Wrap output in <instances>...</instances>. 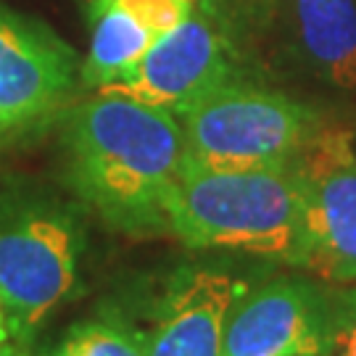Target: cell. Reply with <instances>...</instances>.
<instances>
[{
  "label": "cell",
  "mask_w": 356,
  "mask_h": 356,
  "mask_svg": "<svg viewBox=\"0 0 356 356\" xmlns=\"http://www.w3.org/2000/svg\"><path fill=\"white\" fill-rule=\"evenodd\" d=\"M301 193V232L291 267L356 288V151L354 132L319 127L293 159Z\"/></svg>",
  "instance_id": "5"
},
{
  "label": "cell",
  "mask_w": 356,
  "mask_h": 356,
  "mask_svg": "<svg viewBox=\"0 0 356 356\" xmlns=\"http://www.w3.org/2000/svg\"><path fill=\"white\" fill-rule=\"evenodd\" d=\"M8 341H13L11 325H8V317H6V309H3V304H0V346L8 343Z\"/></svg>",
  "instance_id": "15"
},
{
  "label": "cell",
  "mask_w": 356,
  "mask_h": 356,
  "mask_svg": "<svg viewBox=\"0 0 356 356\" xmlns=\"http://www.w3.org/2000/svg\"><path fill=\"white\" fill-rule=\"evenodd\" d=\"M169 232L191 248L243 251L293 264L301 193L288 166L216 169L182 161L166 204Z\"/></svg>",
  "instance_id": "2"
},
{
  "label": "cell",
  "mask_w": 356,
  "mask_h": 356,
  "mask_svg": "<svg viewBox=\"0 0 356 356\" xmlns=\"http://www.w3.org/2000/svg\"><path fill=\"white\" fill-rule=\"evenodd\" d=\"M327 351L332 356H356V288L332 293Z\"/></svg>",
  "instance_id": "13"
},
{
  "label": "cell",
  "mask_w": 356,
  "mask_h": 356,
  "mask_svg": "<svg viewBox=\"0 0 356 356\" xmlns=\"http://www.w3.org/2000/svg\"><path fill=\"white\" fill-rule=\"evenodd\" d=\"M179 124L185 161L216 169L288 166L319 129L306 103L235 79L191 106Z\"/></svg>",
  "instance_id": "4"
},
{
  "label": "cell",
  "mask_w": 356,
  "mask_h": 356,
  "mask_svg": "<svg viewBox=\"0 0 356 356\" xmlns=\"http://www.w3.org/2000/svg\"><path fill=\"white\" fill-rule=\"evenodd\" d=\"M90 3H92V0H90Z\"/></svg>",
  "instance_id": "18"
},
{
  "label": "cell",
  "mask_w": 356,
  "mask_h": 356,
  "mask_svg": "<svg viewBox=\"0 0 356 356\" xmlns=\"http://www.w3.org/2000/svg\"><path fill=\"white\" fill-rule=\"evenodd\" d=\"M66 177L82 204L127 235L169 232L166 204L185 161L179 116L95 92L64 122Z\"/></svg>",
  "instance_id": "1"
},
{
  "label": "cell",
  "mask_w": 356,
  "mask_h": 356,
  "mask_svg": "<svg viewBox=\"0 0 356 356\" xmlns=\"http://www.w3.org/2000/svg\"><path fill=\"white\" fill-rule=\"evenodd\" d=\"M235 79V48L225 26L195 6L138 64L98 92L127 95L182 116L209 92Z\"/></svg>",
  "instance_id": "6"
},
{
  "label": "cell",
  "mask_w": 356,
  "mask_h": 356,
  "mask_svg": "<svg viewBox=\"0 0 356 356\" xmlns=\"http://www.w3.org/2000/svg\"><path fill=\"white\" fill-rule=\"evenodd\" d=\"M264 40L282 74L356 95V0H269Z\"/></svg>",
  "instance_id": "7"
},
{
  "label": "cell",
  "mask_w": 356,
  "mask_h": 356,
  "mask_svg": "<svg viewBox=\"0 0 356 356\" xmlns=\"http://www.w3.org/2000/svg\"><path fill=\"white\" fill-rule=\"evenodd\" d=\"M206 13H211L227 32L241 24H259L264 29L269 0H198Z\"/></svg>",
  "instance_id": "14"
},
{
  "label": "cell",
  "mask_w": 356,
  "mask_h": 356,
  "mask_svg": "<svg viewBox=\"0 0 356 356\" xmlns=\"http://www.w3.org/2000/svg\"><path fill=\"white\" fill-rule=\"evenodd\" d=\"M42 356H145L132 332L106 322L76 325Z\"/></svg>",
  "instance_id": "12"
},
{
  "label": "cell",
  "mask_w": 356,
  "mask_h": 356,
  "mask_svg": "<svg viewBox=\"0 0 356 356\" xmlns=\"http://www.w3.org/2000/svg\"><path fill=\"white\" fill-rule=\"evenodd\" d=\"M0 356H29L26 354V348H24V343H3L0 346Z\"/></svg>",
  "instance_id": "16"
},
{
  "label": "cell",
  "mask_w": 356,
  "mask_h": 356,
  "mask_svg": "<svg viewBox=\"0 0 356 356\" xmlns=\"http://www.w3.org/2000/svg\"><path fill=\"white\" fill-rule=\"evenodd\" d=\"M85 225L72 201L29 185H0V304L16 343L74 296Z\"/></svg>",
  "instance_id": "3"
},
{
  "label": "cell",
  "mask_w": 356,
  "mask_h": 356,
  "mask_svg": "<svg viewBox=\"0 0 356 356\" xmlns=\"http://www.w3.org/2000/svg\"><path fill=\"white\" fill-rule=\"evenodd\" d=\"M195 6L198 0H92V32L82 79L101 90L129 72Z\"/></svg>",
  "instance_id": "11"
},
{
  "label": "cell",
  "mask_w": 356,
  "mask_h": 356,
  "mask_svg": "<svg viewBox=\"0 0 356 356\" xmlns=\"http://www.w3.org/2000/svg\"><path fill=\"white\" fill-rule=\"evenodd\" d=\"M74 85V53L45 26L0 6V140L51 116Z\"/></svg>",
  "instance_id": "9"
},
{
  "label": "cell",
  "mask_w": 356,
  "mask_h": 356,
  "mask_svg": "<svg viewBox=\"0 0 356 356\" xmlns=\"http://www.w3.org/2000/svg\"><path fill=\"white\" fill-rule=\"evenodd\" d=\"M245 282L222 269L185 267L166 282L151 327L138 338L145 356H222L229 309Z\"/></svg>",
  "instance_id": "10"
},
{
  "label": "cell",
  "mask_w": 356,
  "mask_h": 356,
  "mask_svg": "<svg viewBox=\"0 0 356 356\" xmlns=\"http://www.w3.org/2000/svg\"><path fill=\"white\" fill-rule=\"evenodd\" d=\"M332 293L317 282L280 277L229 309L222 356H327Z\"/></svg>",
  "instance_id": "8"
},
{
  "label": "cell",
  "mask_w": 356,
  "mask_h": 356,
  "mask_svg": "<svg viewBox=\"0 0 356 356\" xmlns=\"http://www.w3.org/2000/svg\"><path fill=\"white\" fill-rule=\"evenodd\" d=\"M354 151H356V132H354Z\"/></svg>",
  "instance_id": "17"
}]
</instances>
